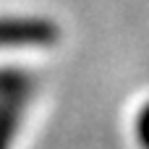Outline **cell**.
I'll return each instance as SVG.
<instances>
[{
    "mask_svg": "<svg viewBox=\"0 0 149 149\" xmlns=\"http://www.w3.org/2000/svg\"><path fill=\"white\" fill-rule=\"evenodd\" d=\"M34 76L21 68H0V107L5 105H26L34 94Z\"/></svg>",
    "mask_w": 149,
    "mask_h": 149,
    "instance_id": "2",
    "label": "cell"
},
{
    "mask_svg": "<svg viewBox=\"0 0 149 149\" xmlns=\"http://www.w3.org/2000/svg\"><path fill=\"white\" fill-rule=\"evenodd\" d=\"M58 42V26L45 18H0V47H47Z\"/></svg>",
    "mask_w": 149,
    "mask_h": 149,
    "instance_id": "1",
    "label": "cell"
},
{
    "mask_svg": "<svg viewBox=\"0 0 149 149\" xmlns=\"http://www.w3.org/2000/svg\"><path fill=\"white\" fill-rule=\"evenodd\" d=\"M26 105H5L0 107V149H10L18 126H21V113Z\"/></svg>",
    "mask_w": 149,
    "mask_h": 149,
    "instance_id": "3",
    "label": "cell"
},
{
    "mask_svg": "<svg viewBox=\"0 0 149 149\" xmlns=\"http://www.w3.org/2000/svg\"><path fill=\"white\" fill-rule=\"evenodd\" d=\"M136 136H139L141 149H149V102L139 110V118H136Z\"/></svg>",
    "mask_w": 149,
    "mask_h": 149,
    "instance_id": "4",
    "label": "cell"
}]
</instances>
